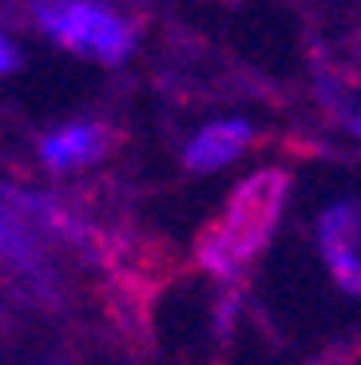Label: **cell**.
<instances>
[{"instance_id":"cell-1","label":"cell","mask_w":361,"mask_h":365,"mask_svg":"<svg viewBox=\"0 0 361 365\" xmlns=\"http://www.w3.org/2000/svg\"><path fill=\"white\" fill-rule=\"evenodd\" d=\"M286 195L290 175L278 167H262V171L246 175L226 195L223 210L207 222V230L195 238V262L207 274H215L218 282H238L254 258L270 247Z\"/></svg>"},{"instance_id":"cell-2","label":"cell","mask_w":361,"mask_h":365,"mask_svg":"<svg viewBox=\"0 0 361 365\" xmlns=\"http://www.w3.org/2000/svg\"><path fill=\"white\" fill-rule=\"evenodd\" d=\"M28 16L48 40L103 68L127 64L139 48V24L108 0H28Z\"/></svg>"},{"instance_id":"cell-3","label":"cell","mask_w":361,"mask_h":365,"mask_svg":"<svg viewBox=\"0 0 361 365\" xmlns=\"http://www.w3.org/2000/svg\"><path fill=\"white\" fill-rule=\"evenodd\" d=\"M40 227L63 230V235L72 230L63 210L48 195L0 187V262H9L32 290L48 294L56 282V270L40 247Z\"/></svg>"},{"instance_id":"cell-4","label":"cell","mask_w":361,"mask_h":365,"mask_svg":"<svg viewBox=\"0 0 361 365\" xmlns=\"http://www.w3.org/2000/svg\"><path fill=\"white\" fill-rule=\"evenodd\" d=\"M317 250L345 294H361V202L345 199L322 210Z\"/></svg>"},{"instance_id":"cell-5","label":"cell","mask_w":361,"mask_h":365,"mask_svg":"<svg viewBox=\"0 0 361 365\" xmlns=\"http://www.w3.org/2000/svg\"><path fill=\"white\" fill-rule=\"evenodd\" d=\"M116 143H119V135L108 123H100V119H76V123H63V128L48 131L36 143V155L52 175H72V171L100 163Z\"/></svg>"},{"instance_id":"cell-6","label":"cell","mask_w":361,"mask_h":365,"mask_svg":"<svg viewBox=\"0 0 361 365\" xmlns=\"http://www.w3.org/2000/svg\"><path fill=\"white\" fill-rule=\"evenodd\" d=\"M254 139L250 119H215L207 128H199L195 135L183 143V167L190 175H210L218 167L235 163Z\"/></svg>"},{"instance_id":"cell-7","label":"cell","mask_w":361,"mask_h":365,"mask_svg":"<svg viewBox=\"0 0 361 365\" xmlns=\"http://www.w3.org/2000/svg\"><path fill=\"white\" fill-rule=\"evenodd\" d=\"M20 68V48L4 36V28H0V76H12Z\"/></svg>"},{"instance_id":"cell-8","label":"cell","mask_w":361,"mask_h":365,"mask_svg":"<svg viewBox=\"0 0 361 365\" xmlns=\"http://www.w3.org/2000/svg\"><path fill=\"white\" fill-rule=\"evenodd\" d=\"M342 123H345V128H350L353 135L361 139V111H345V115H342Z\"/></svg>"}]
</instances>
